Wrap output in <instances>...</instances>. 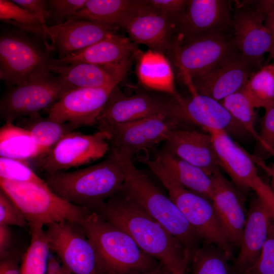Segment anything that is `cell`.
<instances>
[{
    "label": "cell",
    "instance_id": "6da1fadb",
    "mask_svg": "<svg viewBox=\"0 0 274 274\" xmlns=\"http://www.w3.org/2000/svg\"><path fill=\"white\" fill-rule=\"evenodd\" d=\"M91 211L127 233L172 274L185 273L190 257L182 244L121 190Z\"/></svg>",
    "mask_w": 274,
    "mask_h": 274
},
{
    "label": "cell",
    "instance_id": "7a4b0ae2",
    "mask_svg": "<svg viewBox=\"0 0 274 274\" xmlns=\"http://www.w3.org/2000/svg\"><path fill=\"white\" fill-rule=\"evenodd\" d=\"M110 153L117 158L124 173L121 191L177 238L190 258L202 241L179 209L147 174L135 166L131 159L118 153Z\"/></svg>",
    "mask_w": 274,
    "mask_h": 274
},
{
    "label": "cell",
    "instance_id": "3957f363",
    "mask_svg": "<svg viewBox=\"0 0 274 274\" xmlns=\"http://www.w3.org/2000/svg\"><path fill=\"white\" fill-rule=\"evenodd\" d=\"M124 180L121 165L110 153L108 157L94 165L48 175L46 182L60 197L91 211L121 191Z\"/></svg>",
    "mask_w": 274,
    "mask_h": 274
},
{
    "label": "cell",
    "instance_id": "277c9868",
    "mask_svg": "<svg viewBox=\"0 0 274 274\" xmlns=\"http://www.w3.org/2000/svg\"><path fill=\"white\" fill-rule=\"evenodd\" d=\"M80 224L94 249L100 274H127L160 264L127 233L92 211L88 210Z\"/></svg>",
    "mask_w": 274,
    "mask_h": 274
},
{
    "label": "cell",
    "instance_id": "5b68a950",
    "mask_svg": "<svg viewBox=\"0 0 274 274\" xmlns=\"http://www.w3.org/2000/svg\"><path fill=\"white\" fill-rule=\"evenodd\" d=\"M147 166L166 189L169 197L182 213L202 242L224 251L232 261L234 247L228 240L211 199L190 191L180 184L155 158L144 155Z\"/></svg>",
    "mask_w": 274,
    "mask_h": 274
},
{
    "label": "cell",
    "instance_id": "8992f818",
    "mask_svg": "<svg viewBox=\"0 0 274 274\" xmlns=\"http://www.w3.org/2000/svg\"><path fill=\"white\" fill-rule=\"evenodd\" d=\"M40 39L13 26L2 29L0 79L8 88L51 73L54 58Z\"/></svg>",
    "mask_w": 274,
    "mask_h": 274
},
{
    "label": "cell",
    "instance_id": "52a82bcc",
    "mask_svg": "<svg viewBox=\"0 0 274 274\" xmlns=\"http://www.w3.org/2000/svg\"><path fill=\"white\" fill-rule=\"evenodd\" d=\"M0 186L21 210L29 228L64 222L81 224L88 210L60 197L48 186L1 179Z\"/></svg>",
    "mask_w": 274,
    "mask_h": 274
},
{
    "label": "cell",
    "instance_id": "ba28073f",
    "mask_svg": "<svg viewBox=\"0 0 274 274\" xmlns=\"http://www.w3.org/2000/svg\"><path fill=\"white\" fill-rule=\"evenodd\" d=\"M239 54L232 29L201 36L178 46L169 59L189 87L193 79L220 67Z\"/></svg>",
    "mask_w": 274,
    "mask_h": 274
},
{
    "label": "cell",
    "instance_id": "9c48e42d",
    "mask_svg": "<svg viewBox=\"0 0 274 274\" xmlns=\"http://www.w3.org/2000/svg\"><path fill=\"white\" fill-rule=\"evenodd\" d=\"M72 89L59 76L50 73L8 88L0 100V118L14 122L53 106Z\"/></svg>",
    "mask_w": 274,
    "mask_h": 274
},
{
    "label": "cell",
    "instance_id": "30bf717a",
    "mask_svg": "<svg viewBox=\"0 0 274 274\" xmlns=\"http://www.w3.org/2000/svg\"><path fill=\"white\" fill-rule=\"evenodd\" d=\"M99 129L109 136L110 150L132 158L141 151H147L165 142L171 132L181 127L173 118L158 115L128 122L98 124Z\"/></svg>",
    "mask_w": 274,
    "mask_h": 274
},
{
    "label": "cell",
    "instance_id": "8fae6325",
    "mask_svg": "<svg viewBox=\"0 0 274 274\" xmlns=\"http://www.w3.org/2000/svg\"><path fill=\"white\" fill-rule=\"evenodd\" d=\"M110 150L109 136L104 131L89 134L73 131L36 161L39 169L50 175L92 163Z\"/></svg>",
    "mask_w": 274,
    "mask_h": 274
},
{
    "label": "cell",
    "instance_id": "7c38bea8",
    "mask_svg": "<svg viewBox=\"0 0 274 274\" xmlns=\"http://www.w3.org/2000/svg\"><path fill=\"white\" fill-rule=\"evenodd\" d=\"M45 231L50 250L73 274H100L94 249L80 224L48 225Z\"/></svg>",
    "mask_w": 274,
    "mask_h": 274
},
{
    "label": "cell",
    "instance_id": "4fadbf2b",
    "mask_svg": "<svg viewBox=\"0 0 274 274\" xmlns=\"http://www.w3.org/2000/svg\"><path fill=\"white\" fill-rule=\"evenodd\" d=\"M174 21L173 50L198 37L231 30L230 2L227 0H188L185 10Z\"/></svg>",
    "mask_w": 274,
    "mask_h": 274
},
{
    "label": "cell",
    "instance_id": "5bb4252c",
    "mask_svg": "<svg viewBox=\"0 0 274 274\" xmlns=\"http://www.w3.org/2000/svg\"><path fill=\"white\" fill-rule=\"evenodd\" d=\"M175 99L177 118L182 127H197L205 132L220 130L233 139L252 137L219 101L198 93Z\"/></svg>",
    "mask_w": 274,
    "mask_h": 274
},
{
    "label": "cell",
    "instance_id": "9a60e30c",
    "mask_svg": "<svg viewBox=\"0 0 274 274\" xmlns=\"http://www.w3.org/2000/svg\"><path fill=\"white\" fill-rule=\"evenodd\" d=\"M123 80L117 79L99 88L72 89L46 110L48 117L58 123H68L76 128L96 125L111 93Z\"/></svg>",
    "mask_w": 274,
    "mask_h": 274
},
{
    "label": "cell",
    "instance_id": "2e32d148",
    "mask_svg": "<svg viewBox=\"0 0 274 274\" xmlns=\"http://www.w3.org/2000/svg\"><path fill=\"white\" fill-rule=\"evenodd\" d=\"M175 103L172 96L163 98L143 91L126 95L118 85L98 116L97 124L128 122L158 115L167 116L178 122Z\"/></svg>",
    "mask_w": 274,
    "mask_h": 274
},
{
    "label": "cell",
    "instance_id": "e0dca14e",
    "mask_svg": "<svg viewBox=\"0 0 274 274\" xmlns=\"http://www.w3.org/2000/svg\"><path fill=\"white\" fill-rule=\"evenodd\" d=\"M234 40L240 55L259 67L271 52L273 38L260 13L248 1L238 2L232 15Z\"/></svg>",
    "mask_w": 274,
    "mask_h": 274
},
{
    "label": "cell",
    "instance_id": "ac0fdd59",
    "mask_svg": "<svg viewBox=\"0 0 274 274\" xmlns=\"http://www.w3.org/2000/svg\"><path fill=\"white\" fill-rule=\"evenodd\" d=\"M175 21L168 16L139 0L136 10L123 29L135 44L170 58L175 41Z\"/></svg>",
    "mask_w": 274,
    "mask_h": 274
},
{
    "label": "cell",
    "instance_id": "d6986e66",
    "mask_svg": "<svg viewBox=\"0 0 274 274\" xmlns=\"http://www.w3.org/2000/svg\"><path fill=\"white\" fill-rule=\"evenodd\" d=\"M212 139L221 168L230 177L233 184L242 192H255L264 183L256 167V158L251 157L228 134L220 130L207 131Z\"/></svg>",
    "mask_w": 274,
    "mask_h": 274
},
{
    "label": "cell",
    "instance_id": "ffe728a7",
    "mask_svg": "<svg viewBox=\"0 0 274 274\" xmlns=\"http://www.w3.org/2000/svg\"><path fill=\"white\" fill-rule=\"evenodd\" d=\"M44 28L45 40H49L58 54L57 59H61L82 51L118 29L97 22L71 19L53 26Z\"/></svg>",
    "mask_w": 274,
    "mask_h": 274
},
{
    "label": "cell",
    "instance_id": "44dd1931",
    "mask_svg": "<svg viewBox=\"0 0 274 274\" xmlns=\"http://www.w3.org/2000/svg\"><path fill=\"white\" fill-rule=\"evenodd\" d=\"M163 150L198 167L211 176L220 173L221 166L211 135L189 128L174 129Z\"/></svg>",
    "mask_w": 274,
    "mask_h": 274
},
{
    "label": "cell",
    "instance_id": "7402d4cb",
    "mask_svg": "<svg viewBox=\"0 0 274 274\" xmlns=\"http://www.w3.org/2000/svg\"><path fill=\"white\" fill-rule=\"evenodd\" d=\"M259 68L239 54L220 67L193 79L188 87L191 94L198 93L220 101L243 88Z\"/></svg>",
    "mask_w": 274,
    "mask_h": 274
},
{
    "label": "cell",
    "instance_id": "603a6c76",
    "mask_svg": "<svg viewBox=\"0 0 274 274\" xmlns=\"http://www.w3.org/2000/svg\"><path fill=\"white\" fill-rule=\"evenodd\" d=\"M213 182L211 199L228 240L239 248L247 214L243 193L221 173Z\"/></svg>",
    "mask_w": 274,
    "mask_h": 274
},
{
    "label": "cell",
    "instance_id": "cb8c5ba5",
    "mask_svg": "<svg viewBox=\"0 0 274 274\" xmlns=\"http://www.w3.org/2000/svg\"><path fill=\"white\" fill-rule=\"evenodd\" d=\"M272 220L267 207L256 194L250 200L239 253L232 263L234 274H244L256 262L267 239Z\"/></svg>",
    "mask_w": 274,
    "mask_h": 274
},
{
    "label": "cell",
    "instance_id": "d4e9b609",
    "mask_svg": "<svg viewBox=\"0 0 274 274\" xmlns=\"http://www.w3.org/2000/svg\"><path fill=\"white\" fill-rule=\"evenodd\" d=\"M136 57L115 64L86 62L65 64L53 59L49 70L59 76L72 89L99 88L117 79H124Z\"/></svg>",
    "mask_w": 274,
    "mask_h": 274
},
{
    "label": "cell",
    "instance_id": "484cf974",
    "mask_svg": "<svg viewBox=\"0 0 274 274\" xmlns=\"http://www.w3.org/2000/svg\"><path fill=\"white\" fill-rule=\"evenodd\" d=\"M140 52L138 45L129 38L114 32L82 51L61 59H55L65 64H115L137 56Z\"/></svg>",
    "mask_w": 274,
    "mask_h": 274
},
{
    "label": "cell",
    "instance_id": "4316f807",
    "mask_svg": "<svg viewBox=\"0 0 274 274\" xmlns=\"http://www.w3.org/2000/svg\"><path fill=\"white\" fill-rule=\"evenodd\" d=\"M135 59L136 73L142 85L174 98L180 96L175 88L170 63L165 55L149 49L145 52L141 51Z\"/></svg>",
    "mask_w": 274,
    "mask_h": 274
},
{
    "label": "cell",
    "instance_id": "83f0119b",
    "mask_svg": "<svg viewBox=\"0 0 274 274\" xmlns=\"http://www.w3.org/2000/svg\"><path fill=\"white\" fill-rule=\"evenodd\" d=\"M139 0H87L73 19L93 21L123 29L134 13Z\"/></svg>",
    "mask_w": 274,
    "mask_h": 274
},
{
    "label": "cell",
    "instance_id": "f1b7e54d",
    "mask_svg": "<svg viewBox=\"0 0 274 274\" xmlns=\"http://www.w3.org/2000/svg\"><path fill=\"white\" fill-rule=\"evenodd\" d=\"M155 158L185 188L211 199L213 176L163 149Z\"/></svg>",
    "mask_w": 274,
    "mask_h": 274
},
{
    "label": "cell",
    "instance_id": "f546056e",
    "mask_svg": "<svg viewBox=\"0 0 274 274\" xmlns=\"http://www.w3.org/2000/svg\"><path fill=\"white\" fill-rule=\"evenodd\" d=\"M47 151L38 145L29 132L13 122H6L0 128V156L26 162L35 160Z\"/></svg>",
    "mask_w": 274,
    "mask_h": 274
},
{
    "label": "cell",
    "instance_id": "4dcf8cb0",
    "mask_svg": "<svg viewBox=\"0 0 274 274\" xmlns=\"http://www.w3.org/2000/svg\"><path fill=\"white\" fill-rule=\"evenodd\" d=\"M18 126L27 130L34 142L47 151L63 136L77 129L68 123H58L39 113L21 117L16 120Z\"/></svg>",
    "mask_w": 274,
    "mask_h": 274
},
{
    "label": "cell",
    "instance_id": "1f68e13d",
    "mask_svg": "<svg viewBox=\"0 0 274 274\" xmlns=\"http://www.w3.org/2000/svg\"><path fill=\"white\" fill-rule=\"evenodd\" d=\"M232 260L222 249L202 242L189 259L191 274H234ZM233 262V261H232Z\"/></svg>",
    "mask_w": 274,
    "mask_h": 274
},
{
    "label": "cell",
    "instance_id": "d6a6232c",
    "mask_svg": "<svg viewBox=\"0 0 274 274\" xmlns=\"http://www.w3.org/2000/svg\"><path fill=\"white\" fill-rule=\"evenodd\" d=\"M29 229L30 242L21 258L20 274H47L50 250L45 231L40 226Z\"/></svg>",
    "mask_w": 274,
    "mask_h": 274
},
{
    "label": "cell",
    "instance_id": "836d02e7",
    "mask_svg": "<svg viewBox=\"0 0 274 274\" xmlns=\"http://www.w3.org/2000/svg\"><path fill=\"white\" fill-rule=\"evenodd\" d=\"M255 109L265 110L274 104V67L272 64L255 72L243 88Z\"/></svg>",
    "mask_w": 274,
    "mask_h": 274
},
{
    "label": "cell",
    "instance_id": "e575fe53",
    "mask_svg": "<svg viewBox=\"0 0 274 274\" xmlns=\"http://www.w3.org/2000/svg\"><path fill=\"white\" fill-rule=\"evenodd\" d=\"M232 117L258 142V133L255 128V107L243 89L228 95L220 101Z\"/></svg>",
    "mask_w": 274,
    "mask_h": 274
},
{
    "label": "cell",
    "instance_id": "d590c367",
    "mask_svg": "<svg viewBox=\"0 0 274 274\" xmlns=\"http://www.w3.org/2000/svg\"><path fill=\"white\" fill-rule=\"evenodd\" d=\"M0 179L47 186L46 181L40 178L26 162L3 157H0Z\"/></svg>",
    "mask_w": 274,
    "mask_h": 274
},
{
    "label": "cell",
    "instance_id": "8d00e7d4",
    "mask_svg": "<svg viewBox=\"0 0 274 274\" xmlns=\"http://www.w3.org/2000/svg\"><path fill=\"white\" fill-rule=\"evenodd\" d=\"M87 1L47 0L45 11L46 24L48 23V26H51L73 19L77 13L83 8Z\"/></svg>",
    "mask_w": 274,
    "mask_h": 274
},
{
    "label": "cell",
    "instance_id": "74e56055",
    "mask_svg": "<svg viewBox=\"0 0 274 274\" xmlns=\"http://www.w3.org/2000/svg\"><path fill=\"white\" fill-rule=\"evenodd\" d=\"M0 225L28 227L22 212L9 196L0 190Z\"/></svg>",
    "mask_w": 274,
    "mask_h": 274
},
{
    "label": "cell",
    "instance_id": "f35d334b",
    "mask_svg": "<svg viewBox=\"0 0 274 274\" xmlns=\"http://www.w3.org/2000/svg\"><path fill=\"white\" fill-rule=\"evenodd\" d=\"M0 19L3 21L11 20L26 25H42L36 16L12 1L0 0Z\"/></svg>",
    "mask_w": 274,
    "mask_h": 274
},
{
    "label": "cell",
    "instance_id": "ab89813d",
    "mask_svg": "<svg viewBox=\"0 0 274 274\" xmlns=\"http://www.w3.org/2000/svg\"><path fill=\"white\" fill-rule=\"evenodd\" d=\"M250 274H274V221L269 227L268 236L261 254L254 265L248 271Z\"/></svg>",
    "mask_w": 274,
    "mask_h": 274
},
{
    "label": "cell",
    "instance_id": "60d3db41",
    "mask_svg": "<svg viewBox=\"0 0 274 274\" xmlns=\"http://www.w3.org/2000/svg\"><path fill=\"white\" fill-rule=\"evenodd\" d=\"M259 144L265 154L274 157V104L265 111L260 125Z\"/></svg>",
    "mask_w": 274,
    "mask_h": 274
},
{
    "label": "cell",
    "instance_id": "b9f144b4",
    "mask_svg": "<svg viewBox=\"0 0 274 274\" xmlns=\"http://www.w3.org/2000/svg\"><path fill=\"white\" fill-rule=\"evenodd\" d=\"M150 6L174 20L185 10L188 0H144Z\"/></svg>",
    "mask_w": 274,
    "mask_h": 274
},
{
    "label": "cell",
    "instance_id": "7bdbcfd3",
    "mask_svg": "<svg viewBox=\"0 0 274 274\" xmlns=\"http://www.w3.org/2000/svg\"><path fill=\"white\" fill-rule=\"evenodd\" d=\"M262 15L265 26L270 31L273 38V46L269 54H274V0L248 1Z\"/></svg>",
    "mask_w": 274,
    "mask_h": 274
},
{
    "label": "cell",
    "instance_id": "ee69618b",
    "mask_svg": "<svg viewBox=\"0 0 274 274\" xmlns=\"http://www.w3.org/2000/svg\"><path fill=\"white\" fill-rule=\"evenodd\" d=\"M15 4L36 16L43 28L47 26L45 17L46 0H12Z\"/></svg>",
    "mask_w": 274,
    "mask_h": 274
},
{
    "label": "cell",
    "instance_id": "f6af8a7d",
    "mask_svg": "<svg viewBox=\"0 0 274 274\" xmlns=\"http://www.w3.org/2000/svg\"><path fill=\"white\" fill-rule=\"evenodd\" d=\"M14 246L12 231L9 226L0 225V259L4 258L16 249Z\"/></svg>",
    "mask_w": 274,
    "mask_h": 274
},
{
    "label": "cell",
    "instance_id": "bcb514c9",
    "mask_svg": "<svg viewBox=\"0 0 274 274\" xmlns=\"http://www.w3.org/2000/svg\"><path fill=\"white\" fill-rule=\"evenodd\" d=\"M22 256L17 249H15L8 256L1 258L0 274H20L19 260Z\"/></svg>",
    "mask_w": 274,
    "mask_h": 274
},
{
    "label": "cell",
    "instance_id": "7dc6e473",
    "mask_svg": "<svg viewBox=\"0 0 274 274\" xmlns=\"http://www.w3.org/2000/svg\"><path fill=\"white\" fill-rule=\"evenodd\" d=\"M255 193L265 204L274 221V193L269 185L264 182Z\"/></svg>",
    "mask_w": 274,
    "mask_h": 274
},
{
    "label": "cell",
    "instance_id": "c3c4849f",
    "mask_svg": "<svg viewBox=\"0 0 274 274\" xmlns=\"http://www.w3.org/2000/svg\"><path fill=\"white\" fill-rule=\"evenodd\" d=\"M47 274H73L53 256H49Z\"/></svg>",
    "mask_w": 274,
    "mask_h": 274
},
{
    "label": "cell",
    "instance_id": "681fc988",
    "mask_svg": "<svg viewBox=\"0 0 274 274\" xmlns=\"http://www.w3.org/2000/svg\"><path fill=\"white\" fill-rule=\"evenodd\" d=\"M127 274H172V272L164 265L160 264L156 267L145 270L136 271Z\"/></svg>",
    "mask_w": 274,
    "mask_h": 274
},
{
    "label": "cell",
    "instance_id": "f907efd6",
    "mask_svg": "<svg viewBox=\"0 0 274 274\" xmlns=\"http://www.w3.org/2000/svg\"><path fill=\"white\" fill-rule=\"evenodd\" d=\"M268 174L271 176L270 185L269 186L271 191L274 193V161L273 163L272 164L270 168H269Z\"/></svg>",
    "mask_w": 274,
    "mask_h": 274
},
{
    "label": "cell",
    "instance_id": "816d5d0a",
    "mask_svg": "<svg viewBox=\"0 0 274 274\" xmlns=\"http://www.w3.org/2000/svg\"><path fill=\"white\" fill-rule=\"evenodd\" d=\"M271 58H272L273 59V63H272L273 67H274V54H273V55L272 56Z\"/></svg>",
    "mask_w": 274,
    "mask_h": 274
},
{
    "label": "cell",
    "instance_id": "f5cc1de1",
    "mask_svg": "<svg viewBox=\"0 0 274 274\" xmlns=\"http://www.w3.org/2000/svg\"><path fill=\"white\" fill-rule=\"evenodd\" d=\"M244 274H250V273H249V271H247L245 273H244Z\"/></svg>",
    "mask_w": 274,
    "mask_h": 274
}]
</instances>
